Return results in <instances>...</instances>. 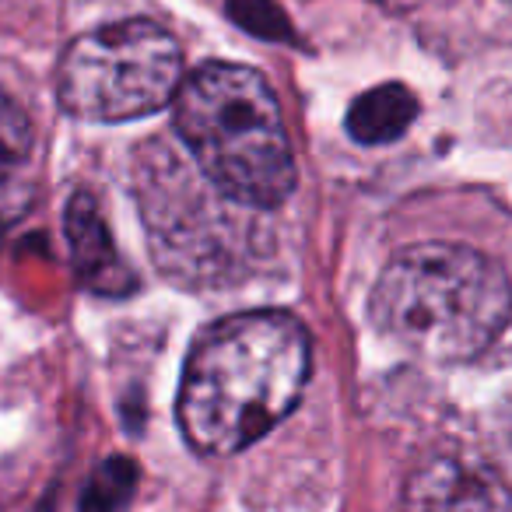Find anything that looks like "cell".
<instances>
[{
	"label": "cell",
	"mask_w": 512,
	"mask_h": 512,
	"mask_svg": "<svg viewBox=\"0 0 512 512\" xmlns=\"http://www.w3.org/2000/svg\"><path fill=\"white\" fill-rule=\"evenodd\" d=\"M309 379V337L278 309L239 313L207 327L179 386V425L200 456H232L264 439Z\"/></svg>",
	"instance_id": "6da1fadb"
},
{
	"label": "cell",
	"mask_w": 512,
	"mask_h": 512,
	"mask_svg": "<svg viewBox=\"0 0 512 512\" xmlns=\"http://www.w3.org/2000/svg\"><path fill=\"white\" fill-rule=\"evenodd\" d=\"M512 316V285L481 249L414 242L393 256L372 292V320L428 362H470Z\"/></svg>",
	"instance_id": "7a4b0ae2"
},
{
	"label": "cell",
	"mask_w": 512,
	"mask_h": 512,
	"mask_svg": "<svg viewBox=\"0 0 512 512\" xmlns=\"http://www.w3.org/2000/svg\"><path fill=\"white\" fill-rule=\"evenodd\" d=\"M172 113L179 141L225 200L278 207L292 197V144L264 74L239 64H204L183 78Z\"/></svg>",
	"instance_id": "3957f363"
},
{
	"label": "cell",
	"mask_w": 512,
	"mask_h": 512,
	"mask_svg": "<svg viewBox=\"0 0 512 512\" xmlns=\"http://www.w3.org/2000/svg\"><path fill=\"white\" fill-rule=\"evenodd\" d=\"M179 85V43L162 25L134 18L74 39L60 60L57 92L78 120L123 123L165 109Z\"/></svg>",
	"instance_id": "277c9868"
},
{
	"label": "cell",
	"mask_w": 512,
	"mask_h": 512,
	"mask_svg": "<svg viewBox=\"0 0 512 512\" xmlns=\"http://www.w3.org/2000/svg\"><path fill=\"white\" fill-rule=\"evenodd\" d=\"M407 512H512V491L495 467L467 449H435L411 470Z\"/></svg>",
	"instance_id": "5b68a950"
},
{
	"label": "cell",
	"mask_w": 512,
	"mask_h": 512,
	"mask_svg": "<svg viewBox=\"0 0 512 512\" xmlns=\"http://www.w3.org/2000/svg\"><path fill=\"white\" fill-rule=\"evenodd\" d=\"M67 242H71L74 267L81 281L102 295H127L134 292L137 278L123 256L116 253L113 235H109L102 211L92 193H74L67 204Z\"/></svg>",
	"instance_id": "8992f818"
},
{
	"label": "cell",
	"mask_w": 512,
	"mask_h": 512,
	"mask_svg": "<svg viewBox=\"0 0 512 512\" xmlns=\"http://www.w3.org/2000/svg\"><path fill=\"white\" fill-rule=\"evenodd\" d=\"M418 116V99L404 85H379L358 95L348 109V134L358 144H390L407 134Z\"/></svg>",
	"instance_id": "52a82bcc"
},
{
	"label": "cell",
	"mask_w": 512,
	"mask_h": 512,
	"mask_svg": "<svg viewBox=\"0 0 512 512\" xmlns=\"http://www.w3.org/2000/svg\"><path fill=\"white\" fill-rule=\"evenodd\" d=\"M29 148H32L29 116H25V109L8 92H0V179H8L29 158Z\"/></svg>",
	"instance_id": "ba28073f"
},
{
	"label": "cell",
	"mask_w": 512,
	"mask_h": 512,
	"mask_svg": "<svg viewBox=\"0 0 512 512\" xmlns=\"http://www.w3.org/2000/svg\"><path fill=\"white\" fill-rule=\"evenodd\" d=\"M134 467L127 460H109L95 474L92 488L85 495V512H116L123 498L134 491Z\"/></svg>",
	"instance_id": "9c48e42d"
},
{
	"label": "cell",
	"mask_w": 512,
	"mask_h": 512,
	"mask_svg": "<svg viewBox=\"0 0 512 512\" xmlns=\"http://www.w3.org/2000/svg\"><path fill=\"white\" fill-rule=\"evenodd\" d=\"M228 11L242 29L256 32L260 39H292V25L274 0H228Z\"/></svg>",
	"instance_id": "30bf717a"
}]
</instances>
